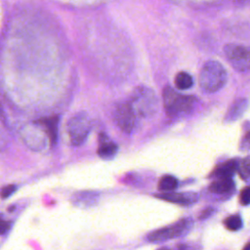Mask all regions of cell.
I'll return each instance as SVG.
<instances>
[{
    "label": "cell",
    "instance_id": "6da1fadb",
    "mask_svg": "<svg viewBox=\"0 0 250 250\" xmlns=\"http://www.w3.org/2000/svg\"><path fill=\"white\" fill-rule=\"evenodd\" d=\"M228 80L226 68L217 61L206 62L199 74V84L206 93H215L222 89Z\"/></svg>",
    "mask_w": 250,
    "mask_h": 250
},
{
    "label": "cell",
    "instance_id": "7a4b0ae2",
    "mask_svg": "<svg viewBox=\"0 0 250 250\" xmlns=\"http://www.w3.org/2000/svg\"><path fill=\"white\" fill-rule=\"evenodd\" d=\"M130 104L137 116L151 117L157 110L158 101L155 93L146 86L137 87L131 96Z\"/></svg>",
    "mask_w": 250,
    "mask_h": 250
},
{
    "label": "cell",
    "instance_id": "3957f363",
    "mask_svg": "<svg viewBox=\"0 0 250 250\" xmlns=\"http://www.w3.org/2000/svg\"><path fill=\"white\" fill-rule=\"evenodd\" d=\"M20 135L24 145L31 150H42L49 140L47 129L42 120L26 123L20 130Z\"/></svg>",
    "mask_w": 250,
    "mask_h": 250
},
{
    "label": "cell",
    "instance_id": "277c9868",
    "mask_svg": "<svg viewBox=\"0 0 250 250\" xmlns=\"http://www.w3.org/2000/svg\"><path fill=\"white\" fill-rule=\"evenodd\" d=\"M163 105L166 112L170 115H178L189 112L195 104V98L192 96L182 95L172 87L167 86L162 93Z\"/></svg>",
    "mask_w": 250,
    "mask_h": 250
},
{
    "label": "cell",
    "instance_id": "5b68a950",
    "mask_svg": "<svg viewBox=\"0 0 250 250\" xmlns=\"http://www.w3.org/2000/svg\"><path fill=\"white\" fill-rule=\"evenodd\" d=\"M92 128V121L86 112L73 115L66 124V132L72 146H81L87 139Z\"/></svg>",
    "mask_w": 250,
    "mask_h": 250
},
{
    "label": "cell",
    "instance_id": "8992f818",
    "mask_svg": "<svg viewBox=\"0 0 250 250\" xmlns=\"http://www.w3.org/2000/svg\"><path fill=\"white\" fill-rule=\"evenodd\" d=\"M225 55L231 66L239 72L250 69V47L239 44H228Z\"/></svg>",
    "mask_w": 250,
    "mask_h": 250
},
{
    "label": "cell",
    "instance_id": "52a82bcc",
    "mask_svg": "<svg viewBox=\"0 0 250 250\" xmlns=\"http://www.w3.org/2000/svg\"><path fill=\"white\" fill-rule=\"evenodd\" d=\"M191 225H192V221L190 219L181 220L180 222L174 225H171L169 227H165L163 229L150 232L147 235V240L150 242H163V241L178 237L184 234L187 230H188Z\"/></svg>",
    "mask_w": 250,
    "mask_h": 250
},
{
    "label": "cell",
    "instance_id": "ba28073f",
    "mask_svg": "<svg viewBox=\"0 0 250 250\" xmlns=\"http://www.w3.org/2000/svg\"><path fill=\"white\" fill-rule=\"evenodd\" d=\"M113 119L116 125L123 132L130 134L137 126V114L133 110L130 103H120L115 106Z\"/></svg>",
    "mask_w": 250,
    "mask_h": 250
},
{
    "label": "cell",
    "instance_id": "9c48e42d",
    "mask_svg": "<svg viewBox=\"0 0 250 250\" xmlns=\"http://www.w3.org/2000/svg\"><path fill=\"white\" fill-rule=\"evenodd\" d=\"M157 196L163 200L177 203V204H182V205L191 204L197 198L195 194H183V193H177V192H171V191L164 192Z\"/></svg>",
    "mask_w": 250,
    "mask_h": 250
},
{
    "label": "cell",
    "instance_id": "30bf717a",
    "mask_svg": "<svg viewBox=\"0 0 250 250\" xmlns=\"http://www.w3.org/2000/svg\"><path fill=\"white\" fill-rule=\"evenodd\" d=\"M117 149H118V146L114 143L109 141L106 138V136L101 135L100 146L98 148V154L100 157L104 159L112 158L116 154Z\"/></svg>",
    "mask_w": 250,
    "mask_h": 250
},
{
    "label": "cell",
    "instance_id": "8fae6325",
    "mask_svg": "<svg viewBox=\"0 0 250 250\" xmlns=\"http://www.w3.org/2000/svg\"><path fill=\"white\" fill-rule=\"evenodd\" d=\"M247 106H248L247 99L242 98V99L236 100L229 108L226 115V121H234L237 118H239L244 113Z\"/></svg>",
    "mask_w": 250,
    "mask_h": 250
},
{
    "label": "cell",
    "instance_id": "7c38bea8",
    "mask_svg": "<svg viewBox=\"0 0 250 250\" xmlns=\"http://www.w3.org/2000/svg\"><path fill=\"white\" fill-rule=\"evenodd\" d=\"M42 122L44 123L48 135H49V141L52 146L56 145L57 139H58V127H59V117L53 116L46 119H43Z\"/></svg>",
    "mask_w": 250,
    "mask_h": 250
},
{
    "label": "cell",
    "instance_id": "4fadbf2b",
    "mask_svg": "<svg viewBox=\"0 0 250 250\" xmlns=\"http://www.w3.org/2000/svg\"><path fill=\"white\" fill-rule=\"evenodd\" d=\"M233 182L230 178H219L210 186V190L215 193H226L233 188Z\"/></svg>",
    "mask_w": 250,
    "mask_h": 250
},
{
    "label": "cell",
    "instance_id": "5bb4252c",
    "mask_svg": "<svg viewBox=\"0 0 250 250\" xmlns=\"http://www.w3.org/2000/svg\"><path fill=\"white\" fill-rule=\"evenodd\" d=\"M96 199V194L89 191H79L72 196V202L77 206L92 205Z\"/></svg>",
    "mask_w": 250,
    "mask_h": 250
},
{
    "label": "cell",
    "instance_id": "9a60e30c",
    "mask_svg": "<svg viewBox=\"0 0 250 250\" xmlns=\"http://www.w3.org/2000/svg\"><path fill=\"white\" fill-rule=\"evenodd\" d=\"M237 167H238V163H236L235 161L233 160L228 161L218 167V169L215 172V175L218 178H230L236 171Z\"/></svg>",
    "mask_w": 250,
    "mask_h": 250
},
{
    "label": "cell",
    "instance_id": "2e32d148",
    "mask_svg": "<svg viewBox=\"0 0 250 250\" xmlns=\"http://www.w3.org/2000/svg\"><path fill=\"white\" fill-rule=\"evenodd\" d=\"M175 85L180 90L189 89L193 85V78L188 72L180 71L175 77Z\"/></svg>",
    "mask_w": 250,
    "mask_h": 250
},
{
    "label": "cell",
    "instance_id": "e0dca14e",
    "mask_svg": "<svg viewBox=\"0 0 250 250\" xmlns=\"http://www.w3.org/2000/svg\"><path fill=\"white\" fill-rule=\"evenodd\" d=\"M178 186V181L175 177L173 176H163L158 184V188L159 190L163 192H168L174 190Z\"/></svg>",
    "mask_w": 250,
    "mask_h": 250
},
{
    "label": "cell",
    "instance_id": "ac0fdd59",
    "mask_svg": "<svg viewBox=\"0 0 250 250\" xmlns=\"http://www.w3.org/2000/svg\"><path fill=\"white\" fill-rule=\"evenodd\" d=\"M224 223L226 228L229 230H238L242 227V220L238 215L228 217Z\"/></svg>",
    "mask_w": 250,
    "mask_h": 250
},
{
    "label": "cell",
    "instance_id": "d6986e66",
    "mask_svg": "<svg viewBox=\"0 0 250 250\" xmlns=\"http://www.w3.org/2000/svg\"><path fill=\"white\" fill-rule=\"evenodd\" d=\"M237 169L242 179L250 180V156L244 158L240 164H238Z\"/></svg>",
    "mask_w": 250,
    "mask_h": 250
},
{
    "label": "cell",
    "instance_id": "ffe728a7",
    "mask_svg": "<svg viewBox=\"0 0 250 250\" xmlns=\"http://www.w3.org/2000/svg\"><path fill=\"white\" fill-rule=\"evenodd\" d=\"M17 189V187L15 185H8V186H5L3 187L1 189H0V196L1 198H7L9 196H11Z\"/></svg>",
    "mask_w": 250,
    "mask_h": 250
},
{
    "label": "cell",
    "instance_id": "44dd1931",
    "mask_svg": "<svg viewBox=\"0 0 250 250\" xmlns=\"http://www.w3.org/2000/svg\"><path fill=\"white\" fill-rule=\"evenodd\" d=\"M239 198H240V203L242 205L250 204V187H246L241 190Z\"/></svg>",
    "mask_w": 250,
    "mask_h": 250
},
{
    "label": "cell",
    "instance_id": "7402d4cb",
    "mask_svg": "<svg viewBox=\"0 0 250 250\" xmlns=\"http://www.w3.org/2000/svg\"><path fill=\"white\" fill-rule=\"evenodd\" d=\"M240 148L242 150H248L250 149V132L247 133L244 138L241 141V145H240Z\"/></svg>",
    "mask_w": 250,
    "mask_h": 250
},
{
    "label": "cell",
    "instance_id": "603a6c76",
    "mask_svg": "<svg viewBox=\"0 0 250 250\" xmlns=\"http://www.w3.org/2000/svg\"><path fill=\"white\" fill-rule=\"evenodd\" d=\"M9 227H10L9 222L3 220L2 217H0V234L5 233L9 229Z\"/></svg>",
    "mask_w": 250,
    "mask_h": 250
},
{
    "label": "cell",
    "instance_id": "cb8c5ba5",
    "mask_svg": "<svg viewBox=\"0 0 250 250\" xmlns=\"http://www.w3.org/2000/svg\"><path fill=\"white\" fill-rule=\"evenodd\" d=\"M0 121H1L4 125L8 126V117H7V115H6V113H5V110H4V108H3V106H2L1 104H0Z\"/></svg>",
    "mask_w": 250,
    "mask_h": 250
},
{
    "label": "cell",
    "instance_id": "d4e9b609",
    "mask_svg": "<svg viewBox=\"0 0 250 250\" xmlns=\"http://www.w3.org/2000/svg\"><path fill=\"white\" fill-rule=\"evenodd\" d=\"M5 144H6V138H5L4 134L0 131V149L2 148L3 146H6Z\"/></svg>",
    "mask_w": 250,
    "mask_h": 250
},
{
    "label": "cell",
    "instance_id": "484cf974",
    "mask_svg": "<svg viewBox=\"0 0 250 250\" xmlns=\"http://www.w3.org/2000/svg\"><path fill=\"white\" fill-rule=\"evenodd\" d=\"M242 250H250V242L247 243V244L244 246V248H243Z\"/></svg>",
    "mask_w": 250,
    "mask_h": 250
},
{
    "label": "cell",
    "instance_id": "4316f807",
    "mask_svg": "<svg viewBox=\"0 0 250 250\" xmlns=\"http://www.w3.org/2000/svg\"><path fill=\"white\" fill-rule=\"evenodd\" d=\"M159 250H168V249H159Z\"/></svg>",
    "mask_w": 250,
    "mask_h": 250
}]
</instances>
